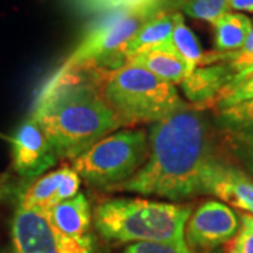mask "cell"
Instances as JSON below:
<instances>
[{"mask_svg": "<svg viewBox=\"0 0 253 253\" xmlns=\"http://www.w3.org/2000/svg\"><path fill=\"white\" fill-rule=\"evenodd\" d=\"M16 172L23 177H37L54 166L58 156L38 123L30 117L11 136Z\"/></svg>", "mask_w": 253, "mask_h": 253, "instance_id": "obj_9", "label": "cell"}, {"mask_svg": "<svg viewBox=\"0 0 253 253\" xmlns=\"http://www.w3.org/2000/svg\"><path fill=\"white\" fill-rule=\"evenodd\" d=\"M253 61V24L252 30L249 33V36L246 38L245 44L239 49L236 51H231V52H211V54H204L201 66L206 65H214V63H226L231 66V69L238 72L239 69H242L248 63Z\"/></svg>", "mask_w": 253, "mask_h": 253, "instance_id": "obj_20", "label": "cell"}, {"mask_svg": "<svg viewBox=\"0 0 253 253\" xmlns=\"http://www.w3.org/2000/svg\"><path fill=\"white\" fill-rule=\"evenodd\" d=\"M14 253H16V252H14Z\"/></svg>", "mask_w": 253, "mask_h": 253, "instance_id": "obj_30", "label": "cell"}, {"mask_svg": "<svg viewBox=\"0 0 253 253\" xmlns=\"http://www.w3.org/2000/svg\"><path fill=\"white\" fill-rule=\"evenodd\" d=\"M169 44L176 51V54L183 59V62L186 63L189 73L201 66L204 52L200 46L199 40L193 34V31L184 24V20L180 13H174L172 36H170Z\"/></svg>", "mask_w": 253, "mask_h": 253, "instance_id": "obj_17", "label": "cell"}, {"mask_svg": "<svg viewBox=\"0 0 253 253\" xmlns=\"http://www.w3.org/2000/svg\"><path fill=\"white\" fill-rule=\"evenodd\" d=\"M249 78H253V61L251 63H248L246 66H244L242 69H239L238 72H235L232 81L229 83H236V82L245 81V79H249Z\"/></svg>", "mask_w": 253, "mask_h": 253, "instance_id": "obj_27", "label": "cell"}, {"mask_svg": "<svg viewBox=\"0 0 253 253\" xmlns=\"http://www.w3.org/2000/svg\"><path fill=\"white\" fill-rule=\"evenodd\" d=\"M217 126L229 134L244 132L253 128V99L244 100L225 109L215 110Z\"/></svg>", "mask_w": 253, "mask_h": 253, "instance_id": "obj_18", "label": "cell"}, {"mask_svg": "<svg viewBox=\"0 0 253 253\" xmlns=\"http://www.w3.org/2000/svg\"><path fill=\"white\" fill-rule=\"evenodd\" d=\"M7 181H9V176H7V174H4V176L0 177V200L3 199V196H4V194L7 193V190H9Z\"/></svg>", "mask_w": 253, "mask_h": 253, "instance_id": "obj_29", "label": "cell"}, {"mask_svg": "<svg viewBox=\"0 0 253 253\" xmlns=\"http://www.w3.org/2000/svg\"><path fill=\"white\" fill-rule=\"evenodd\" d=\"M180 7L190 17L212 24L229 10V0H181Z\"/></svg>", "mask_w": 253, "mask_h": 253, "instance_id": "obj_21", "label": "cell"}, {"mask_svg": "<svg viewBox=\"0 0 253 253\" xmlns=\"http://www.w3.org/2000/svg\"><path fill=\"white\" fill-rule=\"evenodd\" d=\"M149 156L128 180L111 191L183 200L204 194L211 166L218 159L207 120L191 106L155 123L151 128Z\"/></svg>", "mask_w": 253, "mask_h": 253, "instance_id": "obj_1", "label": "cell"}, {"mask_svg": "<svg viewBox=\"0 0 253 253\" xmlns=\"http://www.w3.org/2000/svg\"><path fill=\"white\" fill-rule=\"evenodd\" d=\"M81 189V176L72 166H63L58 170L41 176L28 186L20 196L18 206L48 211L55 204L75 197Z\"/></svg>", "mask_w": 253, "mask_h": 253, "instance_id": "obj_11", "label": "cell"}, {"mask_svg": "<svg viewBox=\"0 0 253 253\" xmlns=\"http://www.w3.org/2000/svg\"><path fill=\"white\" fill-rule=\"evenodd\" d=\"M16 253H93V236L72 238L56 231L45 211L18 206L11 224Z\"/></svg>", "mask_w": 253, "mask_h": 253, "instance_id": "obj_7", "label": "cell"}, {"mask_svg": "<svg viewBox=\"0 0 253 253\" xmlns=\"http://www.w3.org/2000/svg\"><path fill=\"white\" fill-rule=\"evenodd\" d=\"M204 194H212L226 206L253 215V177L219 158L208 172Z\"/></svg>", "mask_w": 253, "mask_h": 253, "instance_id": "obj_10", "label": "cell"}, {"mask_svg": "<svg viewBox=\"0 0 253 253\" xmlns=\"http://www.w3.org/2000/svg\"><path fill=\"white\" fill-rule=\"evenodd\" d=\"M191 211L189 204L144 199L104 200L96 208L94 225L104 239L118 244L186 245L184 226Z\"/></svg>", "mask_w": 253, "mask_h": 253, "instance_id": "obj_3", "label": "cell"}, {"mask_svg": "<svg viewBox=\"0 0 253 253\" xmlns=\"http://www.w3.org/2000/svg\"><path fill=\"white\" fill-rule=\"evenodd\" d=\"M174 13L169 14L166 11L158 10L152 17L136 31L134 37L121 49V58L126 62V58L132 55L149 51L156 46L169 44L172 36Z\"/></svg>", "mask_w": 253, "mask_h": 253, "instance_id": "obj_15", "label": "cell"}, {"mask_svg": "<svg viewBox=\"0 0 253 253\" xmlns=\"http://www.w3.org/2000/svg\"><path fill=\"white\" fill-rule=\"evenodd\" d=\"M249 99H253V78L236 82V83H228L221 89L217 97L211 101L208 109H212L215 111V110L225 109L232 104Z\"/></svg>", "mask_w": 253, "mask_h": 253, "instance_id": "obj_22", "label": "cell"}, {"mask_svg": "<svg viewBox=\"0 0 253 253\" xmlns=\"http://www.w3.org/2000/svg\"><path fill=\"white\" fill-rule=\"evenodd\" d=\"M123 253H191L186 245L168 242H134L129 244Z\"/></svg>", "mask_w": 253, "mask_h": 253, "instance_id": "obj_24", "label": "cell"}, {"mask_svg": "<svg viewBox=\"0 0 253 253\" xmlns=\"http://www.w3.org/2000/svg\"><path fill=\"white\" fill-rule=\"evenodd\" d=\"M234 78V71L226 63L199 66L181 83L186 97L193 103L191 107L199 111L207 110L221 89Z\"/></svg>", "mask_w": 253, "mask_h": 253, "instance_id": "obj_12", "label": "cell"}, {"mask_svg": "<svg viewBox=\"0 0 253 253\" xmlns=\"http://www.w3.org/2000/svg\"><path fill=\"white\" fill-rule=\"evenodd\" d=\"M232 135L235 136L236 141H239V142H253V128L244 131V132H236Z\"/></svg>", "mask_w": 253, "mask_h": 253, "instance_id": "obj_28", "label": "cell"}, {"mask_svg": "<svg viewBox=\"0 0 253 253\" xmlns=\"http://www.w3.org/2000/svg\"><path fill=\"white\" fill-rule=\"evenodd\" d=\"M149 138L144 129L106 135L72 161L76 173L94 186L110 187L132 177L148 161Z\"/></svg>", "mask_w": 253, "mask_h": 253, "instance_id": "obj_6", "label": "cell"}, {"mask_svg": "<svg viewBox=\"0 0 253 253\" xmlns=\"http://www.w3.org/2000/svg\"><path fill=\"white\" fill-rule=\"evenodd\" d=\"M126 63L141 66L155 76L172 84H181L189 76V69L170 44L156 46L149 51L126 58Z\"/></svg>", "mask_w": 253, "mask_h": 253, "instance_id": "obj_14", "label": "cell"}, {"mask_svg": "<svg viewBox=\"0 0 253 253\" xmlns=\"http://www.w3.org/2000/svg\"><path fill=\"white\" fill-rule=\"evenodd\" d=\"M226 253H253V215L242 214L234 238L225 244Z\"/></svg>", "mask_w": 253, "mask_h": 253, "instance_id": "obj_23", "label": "cell"}, {"mask_svg": "<svg viewBox=\"0 0 253 253\" xmlns=\"http://www.w3.org/2000/svg\"><path fill=\"white\" fill-rule=\"evenodd\" d=\"M238 226L239 218L232 208L208 200L191 211L184 226V241L191 253H208L229 242Z\"/></svg>", "mask_w": 253, "mask_h": 253, "instance_id": "obj_8", "label": "cell"}, {"mask_svg": "<svg viewBox=\"0 0 253 253\" xmlns=\"http://www.w3.org/2000/svg\"><path fill=\"white\" fill-rule=\"evenodd\" d=\"M73 7L83 14L113 13L117 10L138 9L159 4L161 0H71Z\"/></svg>", "mask_w": 253, "mask_h": 253, "instance_id": "obj_19", "label": "cell"}, {"mask_svg": "<svg viewBox=\"0 0 253 253\" xmlns=\"http://www.w3.org/2000/svg\"><path fill=\"white\" fill-rule=\"evenodd\" d=\"M158 6L159 4L109 13L84 36L51 79H59L65 75L84 69H113L124 65L126 62L121 58L123 46L159 10Z\"/></svg>", "mask_w": 253, "mask_h": 253, "instance_id": "obj_5", "label": "cell"}, {"mask_svg": "<svg viewBox=\"0 0 253 253\" xmlns=\"http://www.w3.org/2000/svg\"><path fill=\"white\" fill-rule=\"evenodd\" d=\"M238 144L244 146L245 162H246V166L253 177V142H239L238 141Z\"/></svg>", "mask_w": 253, "mask_h": 253, "instance_id": "obj_26", "label": "cell"}, {"mask_svg": "<svg viewBox=\"0 0 253 253\" xmlns=\"http://www.w3.org/2000/svg\"><path fill=\"white\" fill-rule=\"evenodd\" d=\"M101 69V93L123 126L158 123L189 107L174 84L141 66L124 63Z\"/></svg>", "mask_w": 253, "mask_h": 253, "instance_id": "obj_4", "label": "cell"}, {"mask_svg": "<svg viewBox=\"0 0 253 253\" xmlns=\"http://www.w3.org/2000/svg\"><path fill=\"white\" fill-rule=\"evenodd\" d=\"M229 10L253 13V0H229Z\"/></svg>", "mask_w": 253, "mask_h": 253, "instance_id": "obj_25", "label": "cell"}, {"mask_svg": "<svg viewBox=\"0 0 253 253\" xmlns=\"http://www.w3.org/2000/svg\"><path fill=\"white\" fill-rule=\"evenodd\" d=\"M45 214L55 229L63 235L72 238L90 235V206L82 193H78L72 199L55 204Z\"/></svg>", "mask_w": 253, "mask_h": 253, "instance_id": "obj_13", "label": "cell"}, {"mask_svg": "<svg viewBox=\"0 0 253 253\" xmlns=\"http://www.w3.org/2000/svg\"><path fill=\"white\" fill-rule=\"evenodd\" d=\"M31 118L54 146L58 159L73 161L123 123L101 93V69H84L48 79Z\"/></svg>", "mask_w": 253, "mask_h": 253, "instance_id": "obj_2", "label": "cell"}, {"mask_svg": "<svg viewBox=\"0 0 253 253\" xmlns=\"http://www.w3.org/2000/svg\"><path fill=\"white\" fill-rule=\"evenodd\" d=\"M252 20L238 11H226L212 23L217 52H231L244 45L252 30Z\"/></svg>", "mask_w": 253, "mask_h": 253, "instance_id": "obj_16", "label": "cell"}]
</instances>
